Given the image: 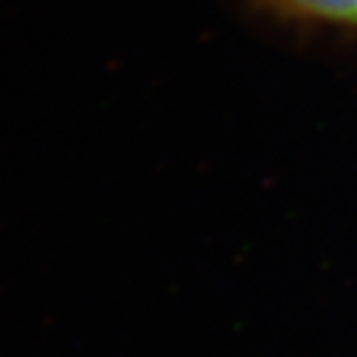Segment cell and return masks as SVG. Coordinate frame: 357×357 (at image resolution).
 Returning a JSON list of instances; mask_svg holds the SVG:
<instances>
[{
  "label": "cell",
  "mask_w": 357,
  "mask_h": 357,
  "mask_svg": "<svg viewBox=\"0 0 357 357\" xmlns=\"http://www.w3.org/2000/svg\"><path fill=\"white\" fill-rule=\"evenodd\" d=\"M263 3L288 17L357 28V0H263Z\"/></svg>",
  "instance_id": "cell-1"
}]
</instances>
